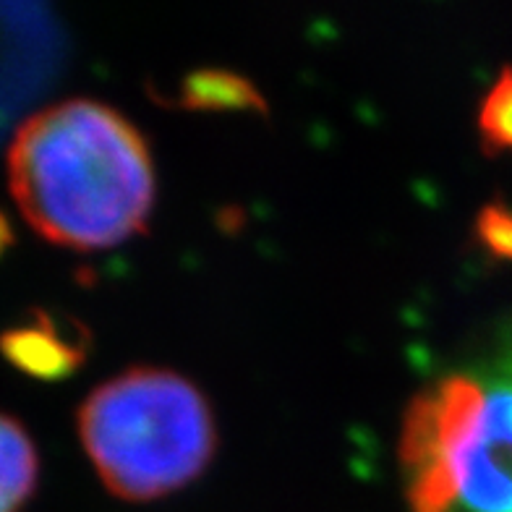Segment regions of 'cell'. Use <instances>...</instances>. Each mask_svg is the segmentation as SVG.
Returning a JSON list of instances; mask_svg holds the SVG:
<instances>
[{
  "label": "cell",
  "instance_id": "obj_1",
  "mask_svg": "<svg viewBox=\"0 0 512 512\" xmlns=\"http://www.w3.org/2000/svg\"><path fill=\"white\" fill-rule=\"evenodd\" d=\"M8 186L42 238L100 251L147 230L155 160L126 115L105 102L66 100L21 123L8 147Z\"/></svg>",
  "mask_w": 512,
  "mask_h": 512
},
{
  "label": "cell",
  "instance_id": "obj_2",
  "mask_svg": "<svg viewBox=\"0 0 512 512\" xmlns=\"http://www.w3.org/2000/svg\"><path fill=\"white\" fill-rule=\"evenodd\" d=\"M81 445L118 499L149 502L199 479L217 447V426L194 382L136 366L89 392L79 408Z\"/></svg>",
  "mask_w": 512,
  "mask_h": 512
},
{
  "label": "cell",
  "instance_id": "obj_3",
  "mask_svg": "<svg viewBox=\"0 0 512 512\" xmlns=\"http://www.w3.org/2000/svg\"><path fill=\"white\" fill-rule=\"evenodd\" d=\"M484 384L468 374L418 392L403 416L400 465L411 512H455L463 460L484 416Z\"/></svg>",
  "mask_w": 512,
  "mask_h": 512
},
{
  "label": "cell",
  "instance_id": "obj_4",
  "mask_svg": "<svg viewBox=\"0 0 512 512\" xmlns=\"http://www.w3.org/2000/svg\"><path fill=\"white\" fill-rule=\"evenodd\" d=\"M455 512H512V353L486 390L479 432L463 460Z\"/></svg>",
  "mask_w": 512,
  "mask_h": 512
},
{
  "label": "cell",
  "instance_id": "obj_5",
  "mask_svg": "<svg viewBox=\"0 0 512 512\" xmlns=\"http://www.w3.org/2000/svg\"><path fill=\"white\" fill-rule=\"evenodd\" d=\"M0 351L19 371L37 379H66L87 361L89 332L76 319L45 311L0 335Z\"/></svg>",
  "mask_w": 512,
  "mask_h": 512
},
{
  "label": "cell",
  "instance_id": "obj_6",
  "mask_svg": "<svg viewBox=\"0 0 512 512\" xmlns=\"http://www.w3.org/2000/svg\"><path fill=\"white\" fill-rule=\"evenodd\" d=\"M178 105L194 113H267V100L246 76L225 68H199L181 81Z\"/></svg>",
  "mask_w": 512,
  "mask_h": 512
},
{
  "label": "cell",
  "instance_id": "obj_7",
  "mask_svg": "<svg viewBox=\"0 0 512 512\" xmlns=\"http://www.w3.org/2000/svg\"><path fill=\"white\" fill-rule=\"evenodd\" d=\"M40 458L24 426L0 413V512H21L37 486Z\"/></svg>",
  "mask_w": 512,
  "mask_h": 512
},
{
  "label": "cell",
  "instance_id": "obj_8",
  "mask_svg": "<svg viewBox=\"0 0 512 512\" xmlns=\"http://www.w3.org/2000/svg\"><path fill=\"white\" fill-rule=\"evenodd\" d=\"M479 136L486 155L512 152V66L502 68L481 102Z\"/></svg>",
  "mask_w": 512,
  "mask_h": 512
},
{
  "label": "cell",
  "instance_id": "obj_9",
  "mask_svg": "<svg viewBox=\"0 0 512 512\" xmlns=\"http://www.w3.org/2000/svg\"><path fill=\"white\" fill-rule=\"evenodd\" d=\"M476 238L497 259L512 262V209L505 202H489L476 215Z\"/></svg>",
  "mask_w": 512,
  "mask_h": 512
},
{
  "label": "cell",
  "instance_id": "obj_10",
  "mask_svg": "<svg viewBox=\"0 0 512 512\" xmlns=\"http://www.w3.org/2000/svg\"><path fill=\"white\" fill-rule=\"evenodd\" d=\"M8 243H11V225L6 223V217L0 215V251L6 249Z\"/></svg>",
  "mask_w": 512,
  "mask_h": 512
}]
</instances>
